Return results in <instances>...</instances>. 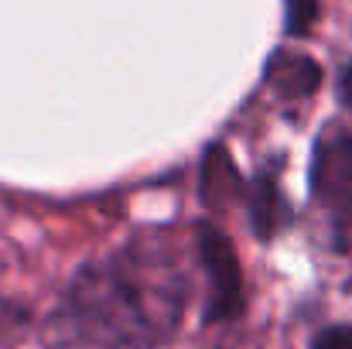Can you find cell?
Listing matches in <instances>:
<instances>
[{
    "label": "cell",
    "mask_w": 352,
    "mask_h": 349,
    "mask_svg": "<svg viewBox=\"0 0 352 349\" xmlns=\"http://www.w3.org/2000/svg\"><path fill=\"white\" fill-rule=\"evenodd\" d=\"M188 277L164 240H133L82 267L69 284L55 336L72 349H151L182 322Z\"/></svg>",
    "instance_id": "obj_1"
},
{
    "label": "cell",
    "mask_w": 352,
    "mask_h": 349,
    "mask_svg": "<svg viewBox=\"0 0 352 349\" xmlns=\"http://www.w3.org/2000/svg\"><path fill=\"white\" fill-rule=\"evenodd\" d=\"M311 199L332 250H352V130L329 123L311 154Z\"/></svg>",
    "instance_id": "obj_2"
},
{
    "label": "cell",
    "mask_w": 352,
    "mask_h": 349,
    "mask_svg": "<svg viewBox=\"0 0 352 349\" xmlns=\"http://www.w3.org/2000/svg\"><path fill=\"white\" fill-rule=\"evenodd\" d=\"M199 257L209 274V305L206 319L209 322H230L243 312V274L233 246L216 226L199 230Z\"/></svg>",
    "instance_id": "obj_3"
},
{
    "label": "cell",
    "mask_w": 352,
    "mask_h": 349,
    "mask_svg": "<svg viewBox=\"0 0 352 349\" xmlns=\"http://www.w3.org/2000/svg\"><path fill=\"white\" fill-rule=\"evenodd\" d=\"M267 83L284 100H308L322 83V65L298 52H277L267 62Z\"/></svg>",
    "instance_id": "obj_4"
},
{
    "label": "cell",
    "mask_w": 352,
    "mask_h": 349,
    "mask_svg": "<svg viewBox=\"0 0 352 349\" xmlns=\"http://www.w3.org/2000/svg\"><path fill=\"white\" fill-rule=\"evenodd\" d=\"M284 223H287V206H284L280 192L270 182H263L256 189V195H253V230H256V236L267 240V236H274L280 230Z\"/></svg>",
    "instance_id": "obj_5"
},
{
    "label": "cell",
    "mask_w": 352,
    "mask_h": 349,
    "mask_svg": "<svg viewBox=\"0 0 352 349\" xmlns=\"http://www.w3.org/2000/svg\"><path fill=\"white\" fill-rule=\"evenodd\" d=\"M318 21V0H284V28L294 38H305Z\"/></svg>",
    "instance_id": "obj_6"
},
{
    "label": "cell",
    "mask_w": 352,
    "mask_h": 349,
    "mask_svg": "<svg viewBox=\"0 0 352 349\" xmlns=\"http://www.w3.org/2000/svg\"><path fill=\"white\" fill-rule=\"evenodd\" d=\"M311 349H352V326H329L315 336Z\"/></svg>",
    "instance_id": "obj_7"
},
{
    "label": "cell",
    "mask_w": 352,
    "mask_h": 349,
    "mask_svg": "<svg viewBox=\"0 0 352 349\" xmlns=\"http://www.w3.org/2000/svg\"><path fill=\"white\" fill-rule=\"evenodd\" d=\"M339 103L352 110V65L342 69V76H339Z\"/></svg>",
    "instance_id": "obj_8"
}]
</instances>
